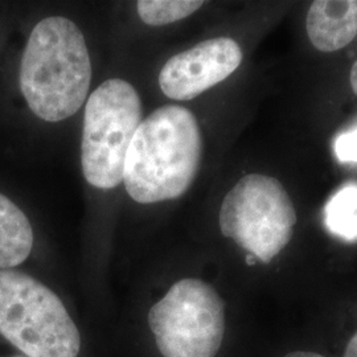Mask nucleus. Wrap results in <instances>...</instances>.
Listing matches in <instances>:
<instances>
[{"label":"nucleus","mask_w":357,"mask_h":357,"mask_svg":"<svg viewBox=\"0 0 357 357\" xmlns=\"http://www.w3.org/2000/svg\"><path fill=\"white\" fill-rule=\"evenodd\" d=\"M202 153V130L191 110L162 106L132 137L123 167L125 188L141 204L178 199L197 176Z\"/></svg>","instance_id":"nucleus-1"},{"label":"nucleus","mask_w":357,"mask_h":357,"mask_svg":"<svg viewBox=\"0 0 357 357\" xmlns=\"http://www.w3.org/2000/svg\"><path fill=\"white\" fill-rule=\"evenodd\" d=\"M91 82L88 45L64 16L33 26L20 61L19 85L29 110L45 122H61L86 101Z\"/></svg>","instance_id":"nucleus-2"},{"label":"nucleus","mask_w":357,"mask_h":357,"mask_svg":"<svg viewBox=\"0 0 357 357\" xmlns=\"http://www.w3.org/2000/svg\"><path fill=\"white\" fill-rule=\"evenodd\" d=\"M0 335L26 357H77L81 336L63 301L17 270H0Z\"/></svg>","instance_id":"nucleus-3"},{"label":"nucleus","mask_w":357,"mask_h":357,"mask_svg":"<svg viewBox=\"0 0 357 357\" xmlns=\"http://www.w3.org/2000/svg\"><path fill=\"white\" fill-rule=\"evenodd\" d=\"M142 114L141 97L125 79H107L90 94L81 141V167L90 185L113 190L122 183L125 159Z\"/></svg>","instance_id":"nucleus-4"},{"label":"nucleus","mask_w":357,"mask_h":357,"mask_svg":"<svg viewBox=\"0 0 357 357\" xmlns=\"http://www.w3.org/2000/svg\"><path fill=\"white\" fill-rule=\"evenodd\" d=\"M218 222L225 237L268 264L290 243L296 212L281 181L250 174L227 193Z\"/></svg>","instance_id":"nucleus-5"},{"label":"nucleus","mask_w":357,"mask_h":357,"mask_svg":"<svg viewBox=\"0 0 357 357\" xmlns=\"http://www.w3.org/2000/svg\"><path fill=\"white\" fill-rule=\"evenodd\" d=\"M149 327L163 357H216L225 335V305L209 283L185 278L150 308Z\"/></svg>","instance_id":"nucleus-6"},{"label":"nucleus","mask_w":357,"mask_h":357,"mask_svg":"<svg viewBox=\"0 0 357 357\" xmlns=\"http://www.w3.org/2000/svg\"><path fill=\"white\" fill-rule=\"evenodd\" d=\"M241 63L243 51L233 38H209L171 57L159 73V86L171 100L190 101L227 79Z\"/></svg>","instance_id":"nucleus-7"},{"label":"nucleus","mask_w":357,"mask_h":357,"mask_svg":"<svg viewBox=\"0 0 357 357\" xmlns=\"http://www.w3.org/2000/svg\"><path fill=\"white\" fill-rule=\"evenodd\" d=\"M311 44L320 52L343 50L357 36V0H318L307 13Z\"/></svg>","instance_id":"nucleus-8"},{"label":"nucleus","mask_w":357,"mask_h":357,"mask_svg":"<svg viewBox=\"0 0 357 357\" xmlns=\"http://www.w3.org/2000/svg\"><path fill=\"white\" fill-rule=\"evenodd\" d=\"M33 229L26 213L0 193V270L22 265L33 249Z\"/></svg>","instance_id":"nucleus-9"},{"label":"nucleus","mask_w":357,"mask_h":357,"mask_svg":"<svg viewBox=\"0 0 357 357\" xmlns=\"http://www.w3.org/2000/svg\"><path fill=\"white\" fill-rule=\"evenodd\" d=\"M324 224L333 236L357 241V184H348L332 196L324 208Z\"/></svg>","instance_id":"nucleus-10"},{"label":"nucleus","mask_w":357,"mask_h":357,"mask_svg":"<svg viewBox=\"0 0 357 357\" xmlns=\"http://www.w3.org/2000/svg\"><path fill=\"white\" fill-rule=\"evenodd\" d=\"M203 4L204 1L196 0H141L137 11L147 26H166L188 17Z\"/></svg>","instance_id":"nucleus-11"},{"label":"nucleus","mask_w":357,"mask_h":357,"mask_svg":"<svg viewBox=\"0 0 357 357\" xmlns=\"http://www.w3.org/2000/svg\"><path fill=\"white\" fill-rule=\"evenodd\" d=\"M335 153L343 163H357V126L336 138Z\"/></svg>","instance_id":"nucleus-12"},{"label":"nucleus","mask_w":357,"mask_h":357,"mask_svg":"<svg viewBox=\"0 0 357 357\" xmlns=\"http://www.w3.org/2000/svg\"><path fill=\"white\" fill-rule=\"evenodd\" d=\"M344 357H357V333L347 345Z\"/></svg>","instance_id":"nucleus-13"},{"label":"nucleus","mask_w":357,"mask_h":357,"mask_svg":"<svg viewBox=\"0 0 357 357\" xmlns=\"http://www.w3.org/2000/svg\"><path fill=\"white\" fill-rule=\"evenodd\" d=\"M349 81H351V86H352L354 93L357 96V61L354 64V66H352V69H351Z\"/></svg>","instance_id":"nucleus-14"},{"label":"nucleus","mask_w":357,"mask_h":357,"mask_svg":"<svg viewBox=\"0 0 357 357\" xmlns=\"http://www.w3.org/2000/svg\"><path fill=\"white\" fill-rule=\"evenodd\" d=\"M286 357H326L321 356L319 354L315 352H303V351H298V352H291Z\"/></svg>","instance_id":"nucleus-15"},{"label":"nucleus","mask_w":357,"mask_h":357,"mask_svg":"<svg viewBox=\"0 0 357 357\" xmlns=\"http://www.w3.org/2000/svg\"><path fill=\"white\" fill-rule=\"evenodd\" d=\"M13 357H26V356H13Z\"/></svg>","instance_id":"nucleus-16"}]
</instances>
